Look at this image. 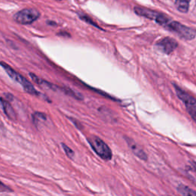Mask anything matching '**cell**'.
I'll list each match as a JSON object with an SVG mask.
<instances>
[{
    "label": "cell",
    "mask_w": 196,
    "mask_h": 196,
    "mask_svg": "<svg viewBox=\"0 0 196 196\" xmlns=\"http://www.w3.org/2000/svg\"><path fill=\"white\" fill-rule=\"evenodd\" d=\"M134 12H135L136 14H137L138 16H142V17H145L146 18V19H151V20H154L156 23H158L159 25H162V26L164 27H165L170 21H172L171 19H170L167 15L160 12H157L155 11V10L145 8V7H134Z\"/></svg>",
    "instance_id": "obj_2"
},
{
    "label": "cell",
    "mask_w": 196,
    "mask_h": 196,
    "mask_svg": "<svg viewBox=\"0 0 196 196\" xmlns=\"http://www.w3.org/2000/svg\"><path fill=\"white\" fill-rule=\"evenodd\" d=\"M177 191L182 195H188L193 196L196 195V191L190 188L189 187L186 186L184 185H179L177 188Z\"/></svg>",
    "instance_id": "obj_11"
},
{
    "label": "cell",
    "mask_w": 196,
    "mask_h": 196,
    "mask_svg": "<svg viewBox=\"0 0 196 196\" xmlns=\"http://www.w3.org/2000/svg\"><path fill=\"white\" fill-rule=\"evenodd\" d=\"M9 191H12V190L0 181V192H9Z\"/></svg>",
    "instance_id": "obj_15"
},
{
    "label": "cell",
    "mask_w": 196,
    "mask_h": 196,
    "mask_svg": "<svg viewBox=\"0 0 196 196\" xmlns=\"http://www.w3.org/2000/svg\"><path fill=\"white\" fill-rule=\"evenodd\" d=\"M178 45L179 44L177 41L174 38H172L170 37L162 38L156 43V46L159 50L166 55H170L173 53L177 48Z\"/></svg>",
    "instance_id": "obj_7"
},
{
    "label": "cell",
    "mask_w": 196,
    "mask_h": 196,
    "mask_svg": "<svg viewBox=\"0 0 196 196\" xmlns=\"http://www.w3.org/2000/svg\"><path fill=\"white\" fill-rule=\"evenodd\" d=\"M40 17V12L35 9H25L14 15V20L22 25L33 23Z\"/></svg>",
    "instance_id": "obj_6"
},
{
    "label": "cell",
    "mask_w": 196,
    "mask_h": 196,
    "mask_svg": "<svg viewBox=\"0 0 196 196\" xmlns=\"http://www.w3.org/2000/svg\"><path fill=\"white\" fill-rule=\"evenodd\" d=\"M79 17L80 18V19L84 20L85 22H87V23L90 24V25H94V26L100 28V27L97 25V23H96V22H94V21L91 19V18H90L89 16H87V15L83 14V13H79Z\"/></svg>",
    "instance_id": "obj_13"
},
{
    "label": "cell",
    "mask_w": 196,
    "mask_h": 196,
    "mask_svg": "<svg viewBox=\"0 0 196 196\" xmlns=\"http://www.w3.org/2000/svg\"><path fill=\"white\" fill-rule=\"evenodd\" d=\"M0 65L2 67V68L5 70V72L7 73V74H8L12 80H14L15 81H16L17 83H19V84L22 85L23 89L25 90L27 93L31 94V95H40L39 92L35 89V87L32 85V84H31L29 80H27L25 77L21 75L17 71H15V70L13 69L11 66H9L8 64H6V63L4 62V61H0Z\"/></svg>",
    "instance_id": "obj_1"
},
{
    "label": "cell",
    "mask_w": 196,
    "mask_h": 196,
    "mask_svg": "<svg viewBox=\"0 0 196 196\" xmlns=\"http://www.w3.org/2000/svg\"><path fill=\"white\" fill-rule=\"evenodd\" d=\"M0 107L2 109V110H3L5 114L7 116V117L9 118L12 120H16V113L9 102L5 101V99H3L2 97H0Z\"/></svg>",
    "instance_id": "obj_9"
},
{
    "label": "cell",
    "mask_w": 196,
    "mask_h": 196,
    "mask_svg": "<svg viewBox=\"0 0 196 196\" xmlns=\"http://www.w3.org/2000/svg\"><path fill=\"white\" fill-rule=\"evenodd\" d=\"M125 140L126 141H127V144H128L129 147L130 148V149L133 151V152H134L138 158H140V159L142 160H144V161L147 160L148 156L146 154V152H144V150H143L137 143H136L135 142H134V140H133L132 139L128 138V137H125Z\"/></svg>",
    "instance_id": "obj_8"
},
{
    "label": "cell",
    "mask_w": 196,
    "mask_h": 196,
    "mask_svg": "<svg viewBox=\"0 0 196 196\" xmlns=\"http://www.w3.org/2000/svg\"><path fill=\"white\" fill-rule=\"evenodd\" d=\"M174 87L176 91V94L179 97V99L185 104L190 116L196 122V98L185 92L184 90H182L177 85L174 84Z\"/></svg>",
    "instance_id": "obj_5"
},
{
    "label": "cell",
    "mask_w": 196,
    "mask_h": 196,
    "mask_svg": "<svg viewBox=\"0 0 196 196\" xmlns=\"http://www.w3.org/2000/svg\"><path fill=\"white\" fill-rule=\"evenodd\" d=\"M194 168L196 170V163H194Z\"/></svg>",
    "instance_id": "obj_16"
},
{
    "label": "cell",
    "mask_w": 196,
    "mask_h": 196,
    "mask_svg": "<svg viewBox=\"0 0 196 196\" xmlns=\"http://www.w3.org/2000/svg\"><path fill=\"white\" fill-rule=\"evenodd\" d=\"M87 140L93 150L98 156L106 161L111 159L112 151L104 140L96 136H91Z\"/></svg>",
    "instance_id": "obj_3"
},
{
    "label": "cell",
    "mask_w": 196,
    "mask_h": 196,
    "mask_svg": "<svg viewBox=\"0 0 196 196\" xmlns=\"http://www.w3.org/2000/svg\"><path fill=\"white\" fill-rule=\"evenodd\" d=\"M190 2L191 0H176V8L181 12H188Z\"/></svg>",
    "instance_id": "obj_10"
},
{
    "label": "cell",
    "mask_w": 196,
    "mask_h": 196,
    "mask_svg": "<svg viewBox=\"0 0 196 196\" xmlns=\"http://www.w3.org/2000/svg\"><path fill=\"white\" fill-rule=\"evenodd\" d=\"M166 28L173 31L180 38L185 40H192L196 36V30L191 27L186 26L183 24L176 21H170L165 26Z\"/></svg>",
    "instance_id": "obj_4"
},
{
    "label": "cell",
    "mask_w": 196,
    "mask_h": 196,
    "mask_svg": "<svg viewBox=\"0 0 196 196\" xmlns=\"http://www.w3.org/2000/svg\"><path fill=\"white\" fill-rule=\"evenodd\" d=\"M62 146H63V149H64V152H65V153H66V155H68L69 158H73V156L74 155V151H73L71 148L68 147L66 144H64V143H62Z\"/></svg>",
    "instance_id": "obj_14"
},
{
    "label": "cell",
    "mask_w": 196,
    "mask_h": 196,
    "mask_svg": "<svg viewBox=\"0 0 196 196\" xmlns=\"http://www.w3.org/2000/svg\"><path fill=\"white\" fill-rule=\"evenodd\" d=\"M47 119L46 115L42 113H35L33 114V122L38 127V124H40V122H45Z\"/></svg>",
    "instance_id": "obj_12"
}]
</instances>
